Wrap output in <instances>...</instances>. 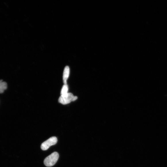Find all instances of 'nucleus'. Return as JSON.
I'll use <instances>...</instances> for the list:
<instances>
[{
  "instance_id": "nucleus-1",
  "label": "nucleus",
  "mask_w": 167,
  "mask_h": 167,
  "mask_svg": "<svg viewBox=\"0 0 167 167\" xmlns=\"http://www.w3.org/2000/svg\"><path fill=\"white\" fill-rule=\"evenodd\" d=\"M59 157V154L57 152H55L52 153L44 160L45 165L47 167L53 166L58 160Z\"/></svg>"
},
{
  "instance_id": "nucleus-3",
  "label": "nucleus",
  "mask_w": 167,
  "mask_h": 167,
  "mask_svg": "<svg viewBox=\"0 0 167 167\" xmlns=\"http://www.w3.org/2000/svg\"><path fill=\"white\" fill-rule=\"evenodd\" d=\"M57 139L55 137H52L42 144L41 148L43 150L48 149L50 146L55 145L57 142Z\"/></svg>"
},
{
  "instance_id": "nucleus-5",
  "label": "nucleus",
  "mask_w": 167,
  "mask_h": 167,
  "mask_svg": "<svg viewBox=\"0 0 167 167\" xmlns=\"http://www.w3.org/2000/svg\"><path fill=\"white\" fill-rule=\"evenodd\" d=\"M7 85L6 82L0 80V93H2L7 89Z\"/></svg>"
},
{
  "instance_id": "nucleus-4",
  "label": "nucleus",
  "mask_w": 167,
  "mask_h": 167,
  "mask_svg": "<svg viewBox=\"0 0 167 167\" xmlns=\"http://www.w3.org/2000/svg\"><path fill=\"white\" fill-rule=\"evenodd\" d=\"M70 74V68L68 66L65 68L63 72V80L64 84H67V80Z\"/></svg>"
},
{
  "instance_id": "nucleus-2",
  "label": "nucleus",
  "mask_w": 167,
  "mask_h": 167,
  "mask_svg": "<svg viewBox=\"0 0 167 167\" xmlns=\"http://www.w3.org/2000/svg\"><path fill=\"white\" fill-rule=\"evenodd\" d=\"M77 98L78 97L77 96H74L72 93H68L61 95L59 99V101L61 104L66 105L76 101Z\"/></svg>"
},
{
  "instance_id": "nucleus-6",
  "label": "nucleus",
  "mask_w": 167,
  "mask_h": 167,
  "mask_svg": "<svg viewBox=\"0 0 167 167\" xmlns=\"http://www.w3.org/2000/svg\"><path fill=\"white\" fill-rule=\"evenodd\" d=\"M68 90V85L67 84H64L62 88V91H61V95L67 93Z\"/></svg>"
}]
</instances>
